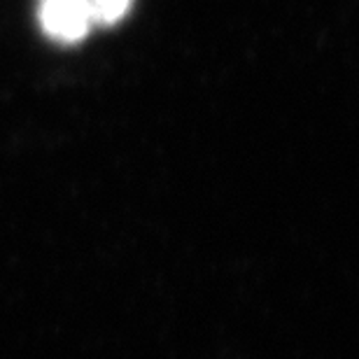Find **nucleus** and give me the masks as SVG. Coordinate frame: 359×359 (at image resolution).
Instances as JSON below:
<instances>
[{
  "mask_svg": "<svg viewBox=\"0 0 359 359\" xmlns=\"http://www.w3.org/2000/svg\"><path fill=\"white\" fill-rule=\"evenodd\" d=\"M133 0H38V21L47 38L73 45L96 26H112L131 10Z\"/></svg>",
  "mask_w": 359,
  "mask_h": 359,
  "instance_id": "1",
  "label": "nucleus"
}]
</instances>
